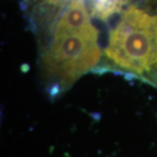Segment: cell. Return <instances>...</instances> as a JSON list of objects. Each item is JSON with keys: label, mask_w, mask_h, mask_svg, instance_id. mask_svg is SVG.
Returning a JSON list of instances; mask_svg holds the SVG:
<instances>
[{"label": "cell", "mask_w": 157, "mask_h": 157, "mask_svg": "<svg viewBox=\"0 0 157 157\" xmlns=\"http://www.w3.org/2000/svg\"><path fill=\"white\" fill-rule=\"evenodd\" d=\"M107 71L157 89V0H140L121 12L97 73Z\"/></svg>", "instance_id": "2"}, {"label": "cell", "mask_w": 157, "mask_h": 157, "mask_svg": "<svg viewBox=\"0 0 157 157\" xmlns=\"http://www.w3.org/2000/svg\"><path fill=\"white\" fill-rule=\"evenodd\" d=\"M103 49L84 0H71L48 40L40 47L39 67L46 92L57 98L89 73H97Z\"/></svg>", "instance_id": "1"}]
</instances>
